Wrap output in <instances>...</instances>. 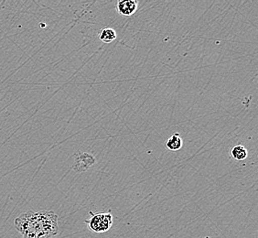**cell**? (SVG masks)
Returning a JSON list of instances; mask_svg holds the SVG:
<instances>
[{
  "mask_svg": "<svg viewBox=\"0 0 258 238\" xmlns=\"http://www.w3.org/2000/svg\"><path fill=\"white\" fill-rule=\"evenodd\" d=\"M14 224L22 238H51L59 232L58 215L53 211H28Z\"/></svg>",
  "mask_w": 258,
  "mask_h": 238,
  "instance_id": "cell-1",
  "label": "cell"
},
{
  "mask_svg": "<svg viewBox=\"0 0 258 238\" xmlns=\"http://www.w3.org/2000/svg\"><path fill=\"white\" fill-rule=\"evenodd\" d=\"M91 218L87 219L85 223L88 224V228L95 233H105L112 227L113 215L110 213H94L90 212Z\"/></svg>",
  "mask_w": 258,
  "mask_h": 238,
  "instance_id": "cell-2",
  "label": "cell"
},
{
  "mask_svg": "<svg viewBox=\"0 0 258 238\" xmlns=\"http://www.w3.org/2000/svg\"><path fill=\"white\" fill-rule=\"evenodd\" d=\"M95 163V158L92 154L79 153L75 157V164L73 169L76 172H85Z\"/></svg>",
  "mask_w": 258,
  "mask_h": 238,
  "instance_id": "cell-3",
  "label": "cell"
},
{
  "mask_svg": "<svg viewBox=\"0 0 258 238\" xmlns=\"http://www.w3.org/2000/svg\"><path fill=\"white\" fill-rule=\"evenodd\" d=\"M139 8V1L136 0H120L116 4V11L120 16L130 17L134 15Z\"/></svg>",
  "mask_w": 258,
  "mask_h": 238,
  "instance_id": "cell-4",
  "label": "cell"
},
{
  "mask_svg": "<svg viewBox=\"0 0 258 238\" xmlns=\"http://www.w3.org/2000/svg\"><path fill=\"white\" fill-rule=\"evenodd\" d=\"M182 139L180 138L179 133H174L166 142V147L171 151H177L182 148Z\"/></svg>",
  "mask_w": 258,
  "mask_h": 238,
  "instance_id": "cell-5",
  "label": "cell"
},
{
  "mask_svg": "<svg viewBox=\"0 0 258 238\" xmlns=\"http://www.w3.org/2000/svg\"><path fill=\"white\" fill-rule=\"evenodd\" d=\"M231 155L237 161H242L248 156V151L243 145H236L231 150Z\"/></svg>",
  "mask_w": 258,
  "mask_h": 238,
  "instance_id": "cell-6",
  "label": "cell"
},
{
  "mask_svg": "<svg viewBox=\"0 0 258 238\" xmlns=\"http://www.w3.org/2000/svg\"><path fill=\"white\" fill-rule=\"evenodd\" d=\"M117 35L114 29L112 28H105L101 30L99 34V39L104 43H110L116 39Z\"/></svg>",
  "mask_w": 258,
  "mask_h": 238,
  "instance_id": "cell-7",
  "label": "cell"
}]
</instances>
